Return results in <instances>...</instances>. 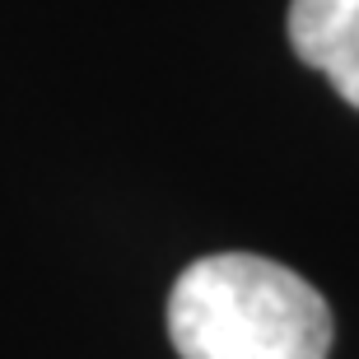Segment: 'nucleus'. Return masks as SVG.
<instances>
[{"label":"nucleus","instance_id":"obj_2","mask_svg":"<svg viewBox=\"0 0 359 359\" xmlns=\"http://www.w3.org/2000/svg\"><path fill=\"white\" fill-rule=\"evenodd\" d=\"M290 42L359 107V0H290Z\"/></svg>","mask_w":359,"mask_h":359},{"label":"nucleus","instance_id":"obj_1","mask_svg":"<svg viewBox=\"0 0 359 359\" xmlns=\"http://www.w3.org/2000/svg\"><path fill=\"white\" fill-rule=\"evenodd\" d=\"M168 336L182 359H327L332 313L271 257L215 252L177 276Z\"/></svg>","mask_w":359,"mask_h":359}]
</instances>
